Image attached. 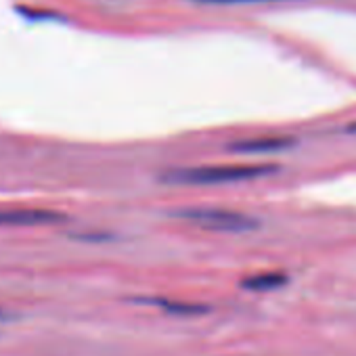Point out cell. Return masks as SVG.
<instances>
[{
	"label": "cell",
	"mask_w": 356,
	"mask_h": 356,
	"mask_svg": "<svg viewBox=\"0 0 356 356\" xmlns=\"http://www.w3.org/2000/svg\"><path fill=\"white\" fill-rule=\"evenodd\" d=\"M63 216L51 210H0V227H38L55 225Z\"/></svg>",
	"instance_id": "obj_3"
},
{
	"label": "cell",
	"mask_w": 356,
	"mask_h": 356,
	"mask_svg": "<svg viewBox=\"0 0 356 356\" xmlns=\"http://www.w3.org/2000/svg\"><path fill=\"white\" fill-rule=\"evenodd\" d=\"M206 5H252V3H273V0H195Z\"/></svg>",
	"instance_id": "obj_7"
},
{
	"label": "cell",
	"mask_w": 356,
	"mask_h": 356,
	"mask_svg": "<svg viewBox=\"0 0 356 356\" xmlns=\"http://www.w3.org/2000/svg\"><path fill=\"white\" fill-rule=\"evenodd\" d=\"M277 165L268 163H220V165H195L178 168L163 174V181L172 185H225L254 181L275 174Z\"/></svg>",
	"instance_id": "obj_1"
},
{
	"label": "cell",
	"mask_w": 356,
	"mask_h": 356,
	"mask_svg": "<svg viewBox=\"0 0 356 356\" xmlns=\"http://www.w3.org/2000/svg\"><path fill=\"white\" fill-rule=\"evenodd\" d=\"M151 304H157L170 312H178V314H197V312H204L206 308L204 306H197V304H185V302H161V300H151Z\"/></svg>",
	"instance_id": "obj_6"
},
{
	"label": "cell",
	"mask_w": 356,
	"mask_h": 356,
	"mask_svg": "<svg viewBox=\"0 0 356 356\" xmlns=\"http://www.w3.org/2000/svg\"><path fill=\"white\" fill-rule=\"evenodd\" d=\"M348 130H350V132H356V124H352V126H348Z\"/></svg>",
	"instance_id": "obj_9"
},
{
	"label": "cell",
	"mask_w": 356,
	"mask_h": 356,
	"mask_svg": "<svg viewBox=\"0 0 356 356\" xmlns=\"http://www.w3.org/2000/svg\"><path fill=\"white\" fill-rule=\"evenodd\" d=\"M176 216H181L197 227L210 231H222V233H243L258 227L256 218L227 208H189L176 212Z\"/></svg>",
	"instance_id": "obj_2"
},
{
	"label": "cell",
	"mask_w": 356,
	"mask_h": 356,
	"mask_svg": "<svg viewBox=\"0 0 356 356\" xmlns=\"http://www.w3.org/2000/svg\"><path fill=\"white\" fill-rule=\"evenodd\" d=\"M289 281V277L281 270H268V273H258L248 277L241 285L243 289L250 291H273V289H281L285 283Z\"/></svg>",
	"instance_id": "obj_5"
},
{
	"label": "cell",
	"mask_w": 356,
	"mask_h": 356,
	"mask_svg": "<svg viewBox=\"0 0 356 356\" xmlns=\"http://www.w3.org/2000/svg\"><path fill=\"white\" fill-rule=\"evenodd\" d=\"M291 145H296L291 136H258V138L237 140L231 145V149L239 153H273V151L287 149Z\"/></svg>",
	"instance_id": "obj_4"
},
{
	"label": "cell",
	"mask_w": 356,
	"mask_h": 356,
	"mask_svg": "<svg viewBox=\"0 0 356 356\" xmlns=\"http://www.w3.org/2000/svg\"><path fill=\"white\" fill-rule=\"evenodd\" d=\"M9 318H11V314L7 310H0V321H9Z\"/></svg>",
	"instance_id": "obj_8"
}]
</instances>
